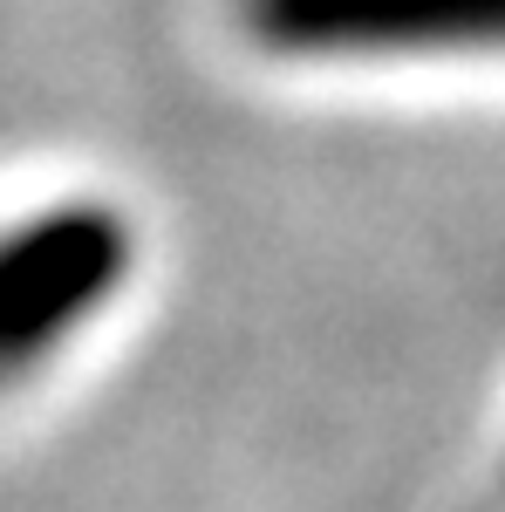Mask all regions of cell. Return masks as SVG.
Wrapping results in <instances>:
<instances>
[{"label": "cell", "mask_w": 505, "mask_h": 512, "mask_svg": "<svg viewBox=\"0 0 505 512\" xmlns=\"http://www.w3.org/2000/svg\"><path fill=\"white\" fill-rule=\"evenodd\" d=\"M130 226L110 205H48L0 226V376L62 349L123 287Z\"/></svg>", "instance_id": "obj_1"}, {"label": "cell", "mask_w": 505, "mask_h": 512, "mask_svg": "<svg viewBox=\"0 0 505 512\" xmlns=\"http://www.w3.org/2000/svg\"><path fill=\"white\" fill-rule=\"evenodd\" d=\"M239 28L287 62L505 55V0H239Z\"/></svg>", "instance_id": "obj_2"}]
</instances>
